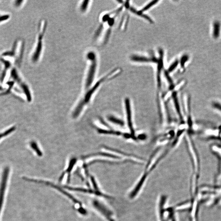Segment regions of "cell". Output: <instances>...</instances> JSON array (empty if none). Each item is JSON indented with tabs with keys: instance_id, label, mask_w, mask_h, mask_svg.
I'll list each match as a JSON object with an SVG mask.
<instances>
[{
	"instance_id": "cell-16",
	"label": "cell",
	"mask_w": 221,
	"mask_h": 221,
	"mask_svg": "<svg viewBox=\"0 0 221 221\" xmlns=\"http://www.w3.org/2000/svg\"><path fill=\"white\" fill-rule=\"evenodd\" d=\"M25 2H26V1L17 0V1H13L12 4L13 6L15 8L19 9L22 7L25 4Z\"/></svg>"
},
{
	"instance_id": "cell-13",
	"label": "cell",
	"mask_w": 221,
	"mask_h": 221,
	"mask_svg": "<svg viewBox=\"0 0 221 221\" xmlns=\"http://www.w3.org/2000/svg\"><path fill=\"white\" fill-rule=\"evenodd\" d=\"M11 18L10 14L0 12V24L7 21Z\"/></svg>"
},
{
	"instance_id": "cell-8",
	"label": "cell",
	"mask_w": 221,
	"mask_h": 221,
	"mask_svg": "<svg viewBox=\"0 0 221 221\" xmlns=\"http://www.w3.org/2000/svg\"><path fill=\"white\" fill-rule=\"evenodd\" d=\"M211 35L215 40L219 39L221 37V21L219 20H214L212 22Z\"/></svg>"
},
{
	"instance_id": "cell-19",
	"label": "cell",
	"mask_w": 221,
	"mask_h": 221,
	"mask_svg": "<svg viewBox=\"0 0 221 221\" xmlns=\"http://www.w3.org/2000/svg\"><path fill=\"white\" fill-rule=\"evenodd\" d=\"M2 90H3V87L0 85V91H2Z\"/></svg>"
},
{
	"instance_id": "cell-1",
	"label": "cell",
	"mask_w": 221,
	"mask_h": 221,
	"mask_svg": "<svg viewBox=\"0 0 221 221\" xmlns=\"http://www.w3.org/2000/svg\"><path fill=\"white\" fill-rule=\"evenodd\" d=\"M47 22L45 20H41L39 21L37 41L31 56V61L32 63H37L41 58L43 48L44 38L47 29Z\"/></svg>"
},
{
	"instance_id": "cell-15",
	"label": "cell",
	"mask_w": 221,
	"mask_h": 221,
	"mask_svg": "<svg viewBox=\"0 0 221 221\" xmlns=\"http://www.w3.org/2000/svg\"><path fill=\"white\" fill-rule=\"evenodd\" d=\"M97 131L99 134H108V135H119L121 134L120 132L113 131L112 130H106L101 129H97Z\"/></svg>"
},
{
	"instance_id": "cell-11",
	"label": "cell",
	"mask_w": 221,
	"mask_h": 221,
	"mask_svg": "<svg viewBox=\"0 0 221 221\" xmlns=\"http://www.w3.org/2000/svg\"><path fill=\"white\" fill-rule=\"evenodd\" d=\"M65 188L69 190L74 191H77L80 192H82V193H90V194H95V195H98V194L95 191L92 190L87 189L86 188H81V187H69V186H65Z\"/></svg>"
},
{
	"instance_id": "cell-2",
	"label": "cell",
	"mask_w": 221,
	"mask_h": 221,
	"mask_svg": "<svg viewBox=\"0 0 221 221\" xmlns=\"http://www.w3.org/2000/svg\"><path fill=\"white\" fill-rule=\"evenodd\" d=\"M25 43L22 39H18L14 42L10 50L3 52L1 56L11 58L14 60L15 63L19 66L21 63L24 56Z\"/></svg>"
},
{
	"instance_id": "cell-5",
	"label": "cell",
	"mask_w": 221,
	"mask_h": 221,
	"mask_svg": "<svg viewBox=\"0 0 221 221\" xmlns=\"http://www.w3.org/2000/svg\"><path fill=\"white\" fill-rule=\"evenodd\" d=\"M23 179L25 181H28V182L34 183H37L39 184H42L46 185V186H50L52 187H53L54 189L57 190L61 192L62 193L63 195H66L69 197V199L73 201L75 203H76V204L80 206V207H83V205L81 202H80L79 201L77 200V199L74 197L72 195L69 194L67 192L65 191L64 190L60 187V186H57V185L54 184L52 183L49 182V181H45V180H37V179H32V178H30L28 177H24L23 178Z\"/></svg>"
},
{
	"instance_id": "cell-7",
	"label": "cell",
	"mask_w": 221,
	"mask_h": 221,
	"mask_svg": "<svg viewBox=\"0 0 221 221\" xmlns=\"http://www.w3.org/2000/svg\"><path fill=\"white\" fill-rule=\"evenodd\" d=\"M8 178L9 175L8 174H2L0 182V216L4 204L6 190L7 186Z\"/></svg>"
},
{
	"instance_id": "cell-18",
	"label": "cell",
	"mask_w": 221,
	"mask_h": 221,
	"mask_svg": "<svg viewBox=\"0 0 221 221\" xmlns=\"http://www.w3.org/2000/svg\"><path fill=\"white\" fill-rule=\"evenodd\" d=\"M109 120L111 121V122H113V123L117 124L120 125H122L123 124V122H122V121L119 120V119L114 117L112 116L109 117Z\"/></svg>"
},
{
	"instance_id": "cell-10",
	"label": "cell",
	"mask_w": 221,
	"mask_h": 221,
	"mask_svg": "<svg viewBox=\"0 0 221 221\" xmlns=\"http://www.w3.org/2000/svg\"><path fill=\"white\" fill-rule=\"evenodd\" d=\"M18 84H20L21 88L26 96L27 100L29 102H31L32 100V96L28 85L23 80Z\"/></svg>"
},
{
	"instance_id": "cell-17",
	"label": "cell",
	"mask_w": 221,
	"mask_h": 221,
	"mask_svg": "<svg viewBox=\"0 0 221 221\" xmlns=\"http://www.w3.org/2000/svg\"><path fill=\"white\" fill-rule=\"evenodd\" d=\"M89 1H83L80 5V11L82 12H84L86 11L88 7L89 3Z\"/></svg>"
},
{
	"instance_id": "cell-9",
	"label": "cell",
	"mask_w": 221,
	"mask_h": 221,
	"mask_svg": "<svg viewBox=\"0 0 221 221\" xmlns=\"http://www.w3.org/2000/svg\"><path fill=\"white\" fill-rule=\"evenodd\" d=\"M77 160L76 158H72L70 160V162L69 166H68L67 168L66 169V171L63 172L62 174L60 176V178H59V181H61L62 180V179H63V177H64L66 174H68V179H67V182L69 183L70 181V173L72 171L73 168L74 166L77 162Z\"/></svg>"
},
{
	"instance_id": "cell-14",
	"label": "cell",
	"mask_w": 221,
	"mask_h": 221,
	"mask_svg": "<svg viewBox=\"0 0 221 221\" xmlns=\"http://www.w3.org/2000/svg\"><path fill=\"white\" fill-rule=\"evenodd\" d=\"M16 128L15 126H13L7 130L5 131L3 133H0V140L2 139L3 137H6V136H8L10 134H11L13 132H14L16 130Z\"/></svg>"
},
{
	"instance_id": "cell-20",
	"label": "cell",
	"mask_w": 221,
	"mask_h": 221,
	"mask_svg": "<svg viewBox=\"0 0 221 221\" xmlns=\"http://www.w3.org/2000/svg\"><path fill=\"white\" fill-rule=\"evenodd\" d=\"M0 56H1V54H0Z\"/></svg>"
},
{
	"instance_id": "cell-3",
	"label": "cell",
	"mask_w": 221,
	"mask_h": 221,
	"mask_svg": "<svg viewBox=\"0 0 221 221\" xmlns=\"http://www.w3.org/2000/svg\"><path fill=\"white\" fill-rule=\"evenodd\" d=\"M120 72H121V69H114V70L110 72L107 75H105V76L103 77L100 80H99L98 82H96V84L92 87V88L89 90L86 93L85 96H84V99L80 102L78 105L83 108L86 104L89 102L93 94L96 91L97 89L104 82L106 81L109 80L116 77V76H118V75H119L121 73Z\"/></svg>"
},
{
	"instance_id": "cell-12",
	"label": "cell",
	"mask_w": 221,
	"mask_h": 221,
	"mask_svg": "<svg viewBox=\"0 0 221 221\" xmlns=\"http://www.w3.org/2000/svg\"><path fill=\"white\" fill-rule=\"evenodd\" d=\"M30 145H31V148L36 153L38 156L41 157L42 156V153L41 152V150L39 148L37 144L35 141H31L30 143Z\"/></svg>"
},
{
	"instance_id": "cell-4",
	"label": "cell",
	"mask_w": 221,
	"mask_h": 221,
	"mask_svg": "<svg viewBox=\"0 0 221 221\" xmlns=\"http://www.w3.org/2000/svg\"><path fill=\"white\" fill-rule=\"evenodd\" d=\"M87 58L91 62L85 83V88L87 89L91 86L94 79L97 67L96 55L93 51H90L88 53Z\"/></svg>"
},
{
	"instance_id": "cell-6",
	"label": "cell",
	"mask_w": 221,
	"mask_h": 221,
	"mask_svg": "<svg viewBox=\"0 0 221 221\" xmlns=\"http://www.w3.org/2000/svg\"><path fill=\"white\" fill-rule=\"evenodd\" d=\"M92 205L95 209L102 214L109 221H115L113 217V213L102 203L98 200H94Z\"/></svg>"
}]
</instances>
